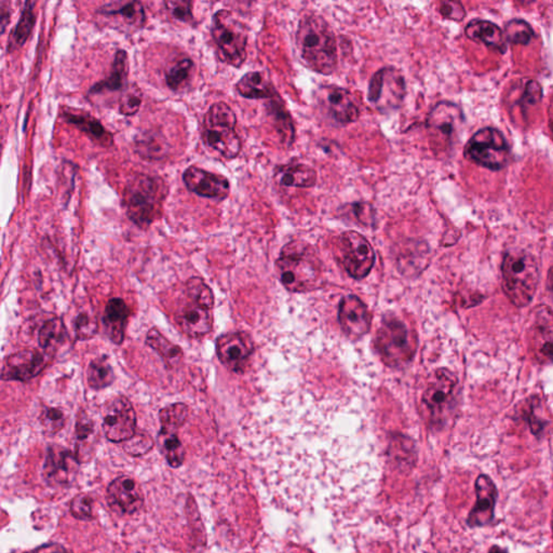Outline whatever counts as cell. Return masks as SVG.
<instances>
[{
	"label": "cell",
	"mask_w": 553,
	"mask_h": 553,
	"mask_svg": "<svg viewBox=\"0 0 553 553\" xmlns=\"http://www.w3.org/2000/svg\"><path fill=\"white\" fill-rule=\"evenodd\" d=\"M466 36L476 43H482L488 48L500 52L506 51V37L502 29L490 21L472 19L465 29Z\"/></svg>",
	"instance_id": "obj_25"
},
{
	"label": "cell",
	"mask_w": 553,
	"mask_h": 553,
	"mask_svg": "<svg viewBox=\"0 0 553 553\" xmlns=\"http://www.w3.org/2000/svg\"><path fill=\"white\" fill-rule=\"evenodd\" d=\"M97 321L87 311L79 314L75 320V333L79 340L91 339L97 333Z\"/></svg>",
	"instance_id": "obj_44"
},
{
	"label": "cell",
	"mask_w": 553,
	"mask_h": 553,
	"mask_svg": "<svg viewBox=\"0 0 553 553\" xmlns=\"http://www.w3.org/2000/svg\"><path fill=\"white\" fill-rule=\"evenodd\" d=\"M129 317L130 309L125 300L118 298L110 300L104 310L103 323L108 339L113 344H122Z\"/></svg>",
	"instance_id": "obj_24"
},
{
	"label": "cell",
	"mask_w": 553,
	"mask_h": 553,
	"mask_svg": "<svg viewBox=\"0 0 553 553\" xmlns=\"http://www.w3.org/2000/svg\"><path fill=\"white\" fill-rule=\"evenodd\" d=\"M547 288L549 291L550 294L553 298V268L549 269V273H548L547 276Z\"/></svg>",
	"instance_id": "obj_53"
},
{
	"label": "cell",
	"mask_w": 553,
	"mask_h": 553,
	"mask_svg": "<svg viewBox=\"0 0 553 553\" xmlns=\"http://www.w3.org/2000/svg\"><path fill=\"white\" fill-rule=\"evenodd\" d=\"M93 500L90 495L86 493L78 494L73 498L71 505H69V510H71L72 516L78 518V520H92Z\"/></svg>",
	"instance_id": "obj_45"
},
{
	"label": "cell",
	"mask_w": 553,
	"mask_h": 553,
	"mask_svg": "<svg viewBox=\"0 0 553 553\" xmlns=\"http://www.w3.org/2000/svg\"><path fill=\"white\" fill-rule=\"evenodd\" d=\"M477 502L467 518L469 527H486L492 525L495 518L498 498L496 484L487 475H480L475 483Z\"/></svg>",
	"instance_id": "obj_17"
},
{
	"label": "cell",
	"mask_w": 553,
	"mask_h": 553,
	"mask_svg": "<svg viewBox=\"0 0 553 553\" xmlns=\"http://www.w3.org/2000/svg\"><path fill=\"white\" fill-rule=\"evenodd\" d=\"M216 354L222 364L235 373H242L246 368L254 346L248 334L227 333L216 339Z\"/></svg>",
	"instance_id": "obj_14"
},
{
	"label": "cell",
	"mask_w": 553,
	"mask_h": 553,
	"mask_svg": "<svg viewBox=\"0 0 553 553\" xmlns=\"http://www.w3.org/2000/svg\"><path fill=\"white\" fill-rule=\"evenodd\" d=\"M276 269L281 283L292 292L317 288L323 276L321 261L313 246L299 240L284 246Z\"/></svg>",
	"instance_id": "obj_2"
},
{
	"label": "cell",
	"mask_w": 553,
	"mask_h": 553,
	"mask_svg": "<svg viewBox=\"0 0 553 553\" xmlns=\"http://www.w3.org/2000/svg\"><path fill=\"white\" fill-rule=\"evenodd\" d=\"M340 258L347 273L354 279H363L375 263L371 244L357 231H346L339 240Z\"/></svg>",
	"instance_id": "obj_12"
},
{
	"label": "cell",
	"mask_w": 553,
	"mask_h": 553,
	"mask_svg": "<svg viewBox=\"0 0 553 553\" xmlns=\"http://www.w3.org/2000/svg\"><path fill=\"white\" fill-rule=\"evenodd\" d=\"M175 323L183 333L191 338L199 339L211 332L214 327V317H212L211 310L191 302L176 311Z\"/></svg>",
	"instance_id": "obj_22"
},
{
	"label": "cell",
	"mask_w": 553,
	"mask_h": 553,
	"mask_svg": "<svg viewBox=\"0 0 553 553\" xmlns=\"http://www.w3.org/2000/svg\"><path fill=\"white\" fill-rule=\"evenodd\" d=\"M551 528H552V538H553V512H552Z\"/></svg>",
	"instance_id": "obj_55"
},
{
	"label": "cell",
	"mask_w": 553,
	"mask_h": 553,
	"mask_svg": "<svg viewBox=\"0 0 553 553\" xmlns=\"http://www.w3.org/2000/svg\"><path fill=\"white\" fill-rule=\"evenodd\" d=\"M167 187L158 176L138 175L127 183L122 206L128 217L142 230H147L161 215Z\"/></svg>",
	"instance_id": "obj_3"
},
{
	"label": "cell",
	"mask_w": 553,
	"mask_h": 553,
	"mask_svg": "<svg viewBox=\"0 0 553 553\" xmlns=\"http://www.w3.org/2000/svg\"><path fill=\"white\" fill-rule=\"evenodd\" d=\"M505 33L507 41L515 44H527L534 36V32H533L530 24L523 21V19H512L507 23Z\"/></svg>",
	"instance_id": "obj_42"
},
{
	"label": "cell",
	"mask_w": 553,
	"mask_h": 553,
	"mask_svg": "<svg viewBox=\"0 0 553 553\" xmlns=\"http://www.w3.org/2000/svg\"><path fill=\"white\" fill-rule=\"evenodd\" d=\"M211 34L224 60L231 66H242L246 58L248 43V32L245 24L229 10H220L212 18Z\"/></svg>",
	"instance_id": "obj_7"
},
{
	"label": "cell",
	"mask_w": 553,
	"mask_h": 553,
	"mask_svg": "<svg viewBox=\"0 0 553 553\" xmlns=\"http://www.w3.org/2000/svg\"><path fill=\"white\" fill-rule=\"evenodd\" d=\"M97 13L105 17H121L127 26L132 27H144L146 22L145 10L138 2L110 3L97 10Z\"/></svg>",
	"instance_id": "obj_29"
},
{
	"label": "cell",
	"mask_w": 553,
	"mask_h": 553,
	"mask_svg": "<svg viewBox=\"0 0 553 553\" xmlns=\"http://www.w3.org/2000/svg\"><path fill=\"white\" fill-rule=\"evenodd\" d=\"M41 422L44 433L53 436L62 431L66 424V417L61 409L47 408L42 413Z\"/></svg>",
	"instance_id": "obj_43"
},
{
	"label": "cell",
	"mask_w": 553,
	"mask_h": 553,
	"mask_svg": "<svg viewBox=\"0 0 553 553\" xmlns=\"http://www.w3.org/2000/svg\"><path fill=\"white\" fill-rule=\"evenodd\" d=\"M34 553H69L66 548L58 544H49L39 547Z\"/></svg>",
	"instance_id": "obj_51"
},
{
	"label": "cell",
	"mask_w": 553,
	"mask_h": 553,
	"mask_svg": "<svg viewBox=\"0 0 553 553\" xmlns=\"http://www.w3.org/2000/svg\"><path fill=\"white\" fill-rule=\"evenodd\" d=\"M78 465L75 454L62 447H49L43 463L44 480L52 487L71 486L76 480Z\"/></svg>",
	"instance_id": "obj_15"
},
{
	"label": "cell",
	"mask_w": 553,
	"mask_h": 553,
	"mask_svg": "<svg viewBox=\"0 0 553 553\" xmlns=\"http://www.w3.org/2000/svg\"><path fill=\"white\" fill-rule=\"evenodd\" d=\"M96 426L92 419L88 417L85 412L79 413L76 422V453L75 456L79 461L87 462L90 457L92 451V439L95 438Z\"/></svg>",
	"instance_id": "obj_32"
},
{
	"label": "cell",
	"mask_w": 553,
	"mask_h": 553,
	"mask_svg": "<svg viewBox=\"0 0 553 553\" xmlns=\"http://www.w3.org/2000/svg\"><path fill=\"white\" fill-rule=\"evenodd\" d=\"M136 146L138 154L142 155V157L148 158V160H151V158H152V160H160V158H162L165 155V152H162L155 148L156 146L165 150V146L162 145L160 140H157L156 137L146 136L140 138V140L136 138Z\"/></svg>",
	"instance_id": "obj_46"
},
{
	"label": "cell",
	"mask_w": 553,
	"mask_h": 553,
	"mask_svg": "<svg viewBox=\"0 0 553 553\" xmlns=\"http://www.w3.org/2000/svg\"><path fill=\"white\" fill-rule=\"evenodd\" d=\"M439 12L444 18L453 19V21H462L466 17L463 4L456 2H443Z\"/></svg>",
	"instance_id": "obj_48"
},
{
	"label": "cell",
	"mask_w": 553,
	"mask_h": 553,
	"mask_svg": "<svg viewBox=\"0 0 553 553\" xmlns=\"http://www.w3.org/2000/svg\"><path fill=\"white\" fill-rule=\"evenodd\" d=\"M550 129H551L552 136H553V122L550 123Z\"/></svg>",
	"instance_id": "obj_56"
},
{
	"label": "cell",
	"mask_w": 553,
	"mask_h": 553,
	"mask_svg": "<svg viewBox=\"0 0 553 553\" xmlns=\"http://www.w3.org/2000/svg\"><path fill=\"white\" fill-rule=\"evenodd\" d=\"M323 97L330 115L339 125H349L359 120V108L346 89L335 86L324 88Z\"/></svg>",
	"instance_id": "obj_23"
},
{
	"label": "cell",
	"mask_w": 553,
	"mask_h": 553,
	"mask_svg": "<svg viewBox=\"0 0 553 553\" xmlns=\"http://www.w3.org/2000/svg\"><path fill=\"white\" fill-rule=\"evenodd\" d=\"M296 44L306 66L323 75H331L338 66V43L333 29L319 14H306L300 19Z\"/></svg>",
	"instance_id": "obj_1"
},
{
	"label": "cell",
	"mask_w": 553,
	"mask_h": 553,
	"mask_svg": "<svg viewBox=\"0 0 553 553\" xmlns=\"http://www.w3.org/2000/svg\"><path fill=\"white\" fill-rule=\"evenodd\" d=\"M276 177L281 185L296 189H310L317 183V172L303 164L280 167Z\"/></svg>",
	"instance_id": "obj_30"
},
{
	"label": "cell",
	"mask_w": 553,
	"mask_h": 553,
	"mask_svg": "<svg viewBox=\"0 0 553 553\" xmlns=\"http://www.w3.org/2000/svg\"><path fill=\"white\" fill-rule=\"evenodd\" d=\"M190 415V409L184 403L170 404L160 409V419L161 431L164 432H177L185 424Z\"/></svg>",
	"instance_id": "obj_36"
},
{
	"label": "cell",
	"mask_w": 553,
	"mask_h": 553,
	"mask_svg": "<svg viewBox=\"0 0 553 553\" xmlns=\"http://www.w3.org/2000/svg\"><path fill=\"white\" fill-rule=\"evenodd\" d=\"M106 498L112 510L122 516L135 515L144 505L140 484L129 476H121L111 482Z\"/></svg>",
	"instance_id": "obj_16"
},
{
	"label": "cell",
	"mask_w": 553,
	"mask_h": 553,
	"mask_svg": "<svg viewBox=\"0 0 553 553\" xmlns=\"http://www.w3.org/2000/svg\"><path fill=\"white\" fill-rule=\"evenodd\" d=\"M7 3L3 2L0 4V19H2V34L6 31L7 24L10 22V8L6 7Z\"/></svg>",
	"instance_id": "obj_52"
},
{
	"label": "cell",
	"mask_w": 553,
	"mask_h": 553,
	"mask_svg": "<svg viewBox=\"0 0 553 553\" xmlns=\"http://www.w3.org/2000/svg\"><path fill=\"white\" fill-rule=\"evenodd\" d=\"M87 380L89 386L95 390H102L111 386L115 380V374H113L112 364L106 355L93 359L89 364Z\"/></svg>",
	"instance_id": "obj_34"
},
{
	"label": "cell",
	"mask_w": 553,
	"mask_h": 553,
	"mask_svg": "<svg viewBox=\"0 0 553 553\" xmlns=\"http://www.w3.org/2000/svg\"><path fill=\"white\" fill-rule=\"evenodd\" d=\"M66 330L62 319L53 318L44 323L38 334V342L44 350H51L61 344Z\"/></svg>",
	"instance_id": "obj_39"
},
{
	"label": "cell",
	"mask_w": 553,
	"mask_h": 553,
	"mask_svg": "<svg viewBox=\"0 0 553 553\" xmlns=\"http://www.w3.org/2000/svg\"><path fill=\"white\" fill-rule=\"evenodd\" d=\"M143 92L136 83H130L123 89L120 102V112L125 116H133L140 110Z\"/></svg>",
	"instance_id": "obj_40"
},
{
	"label": "cell",
	"mask_w": 553,
	"mask_h": 553,
	"mask_svg": "<svg viewBox=\"0 0 553 553\" xmlns=\"http://www.w3.org/2000/svg\"><path fill=\"white\" fill-rule=\"evenodd\" d=\"M185 293L187 299H189L191 303L209 310L214 308V292H212L210 286H207L205 281L199 278V276H192V278L187 281Z\"/></svg>",
	"instance_id": "obj_38"
},
{
	"label": "cell",
	"mask_w": 553,
	"mask_h": 553,
	"mask_svg": "<svg viewBox=\"0 0 553 553\" xmlns=\"http://www.w3.org/2000/svg\"><path fill=\"white\" fill-rule=\"evenodd\" d=\"M527 342L537 362H553V311L540 306L528 321Z\"/></svg>",
	"instance_id": "obj_13"
},
{
	"label": "cell",
	"mask_w": 553,
	"mask_h": 553,
	"mask_svg": "<svg viewBox=\"0 0 553 553\" xmlns=\"http://www.w3.org/2000/svg\"><path fill=\"white\" fill-rule=\"evenodd\" d=\"M155 442L150 433L136 432L129 440L122 443V448L128 456L138 457L145 456L154 448Z\"/></svg>",
	"instance_id": "obj_41"
},
{
	"label": "cell",
	"mask_w": 553,
	"mask_h": 553,
	"mask_svg": "<svg viewBox=\"0 0 553 553\" xmlns=\"http://www.w3.org/2000/svg\"><path fill=\"white\" fill-rule=\"evenodd\" d=\"M542 91L540 83L531 81L528 82L525 95H523L522 100L528 105H535L536 103L541 100Z\"/></svg>",
	"instance_id": "obj_49"
},
{
	"label": "cell",
	"mask_w": 553,
	"mask_h": 553,
	"mask_svg": "<svg viewBox=\"0 0 553 553\" xmlns=\"http://www.w3.org/2000/svg\"><path fill=\"white\" fill-rule=\"evenodd\" d=\"M102 428L108 441L123 443L135 436L136 414L130 400L125 396L113 397L104 404Z\"/></svg>",
	"instance_id": "obj_10"
},
{
	"label": "cell",
	"mask_w": 553,
	"mask_h": 553,
	"mask_svg": "<svg viewBox=\"0 0 553 553\" xmlns=\"http://www.w3.org/2000/svg\"><path fill=\"white\" fill-rule=\"evenodd\" d=\"M165 6L167 12L175 19H179V21L184 23L194 21V16H192V3L171 0V2H166Z\"/></svg>",
	"instance_id": "obj_47"
},
{
	"label": "cell",
	"mask_w": 553,
	"mask_h": 553,
	"mask_svg": "<svg viewBox=\"0 0 553 553\" xmlns=\"http://www.w3.org/2000/svg\"><path fill=\"white\" fill-rule=\"evenodd\" d=\"M236 113L224 102L211 105L204 118L202 137L206 144L226 160H234L241 152V140L236 132Z\"/></svg>",
	"instance_id": "obj_5"
},
{
	"label": "cell",
	"mask_w": 553,
	"mask_h": 553,
	"mask_svg": "<svg viewBox=\"0 0 553 553\" xmlns=\"http://www.w3.org/2000/svg\"><path fill=\"white\" fill-rule=\"evenodd\" d=\"M129 66H128V54L126 51H118L113 58L112 71L104 81L98 82L90 89V95H100V93L113 92L125 89Z\"/></svg>",
	"instance_id": "obj_28"
},
{
	"label": "cell",
	"mask_w": 553,
	"mask_h": 553,
	"mask_svg": "<svg viewBox=\"0 0 553 553\" xmlns=\"http://www.w3.org/2000/svg\"><path fill=\"white\" fill-rule=\"evenodd\" d=\"M195 64L190 58H183L173 64L166 72L167 86L173 91H179L191 81Z\"/></svg>",
	"instance_id": "obj_37"
},
{
	"label": "cell",
	"mask_w": 553,
	"mask_h": 553,
	"mask_svg": "<svg viewBox=\"0 0 553 553\" xmlns=\"http://www.w3.org/2000/svg\"><path fill=\"white\" fill-rule=\"evenodd\" d=\"M463 154L467 160L479 166L498 171L510 160V150L501 131L493 128H484L468 141Z\"/></svg>",
	"instance_id": "obj_8"
},
{
	"label": "cell",
	"mask_w": 553,
	"mask_h": 553,
	"mask_svg": "<svg viewBox=\"0 0 553 553\" xmlns=\"http://www.w3.org/2000/svg\"><path fill=\"white\" fill-rule=\"evenodd\" d=\"M158 446L172 468H180L184 463L185 448L176 432H160L158 436Z\"/></svg>",
	"instance_id": "obj_35"
},
{
	"label": "cell",
	"mask_w": 553,
	"mask_h": 553,
	"mask_svg": "<svg viewBox=\"0 0 553 553\" xmlns=\"http://www.w3.org/2000/svg\"><path fill=\"white\" fill-rule=\"evenodd\" d=\"M488 553H508V550L505 549V548L494 545L493 547H491V549L490 551H488Z\"/></svg>",
	"instance_id": "obj_54"
},
{
	"label": "cell",
	"mask_w": 553,
	"mask_h": 553,
	"mask_svg": "<svg viewBox=\"0 0 553 553\" xmlns=\"http://www.w3.org/2000/svg\"><path fill=\"white\" fill-rule=\"evenodd\" d=\"M503 292L517 308H526L534 299L540 269L536 261L523 250H511L503 256L502 264Z\"/></svg>",
	"instance_id": "obj_4"
},
{
	"label": "cell",
	"mask_w": 553,
	"mask_h": 553,
	"mask_svg": "<svg viewBox=\"0 0 553 553\" xmlns=\"http://www.w3.org/2000/svg\"><path fill=\"white\" fill-rule=\"evenodd\" d=\"M375 346L385 364L400 368L409 362L417 352V339L407 325L396 317H387L378 329Z\"/></svg>",
	"instance_id": "obj_6"
},
{
	"label": "cell",
	"mask_w": 553,
	"mask_h": 553,
	"mask_svg": "<svg viewBox=\"0 0 553 553\" xmlns=\"http://www.w3.org/2000/svg\"><path fill=\"white\" fill-rule=\"evenodd\" d=\"M35 3L28 2L23 9L22 16L19 18L17 27L13 28L8 39L7 52L12 53L19 51L27 43L33 32L36 16H35Z\"/></svg>",
	"instance_id": "obj_31"
},
{
	"label": "cell",
	"mask_w": 553,
	"mask_h": 553,
	"mask_svg": "<svg viewBox=\"0 0 553 553\" xmlns=\"http://www.w3.org/2000/svg\"><path fill=\"white\" fill-rule=\"evenodd\" d=\"M183 181L187 189L205 199L223 200L230 195V184L225 176L196 166L187 167L183 175Z\"/></svg>",
	"instance_id": "obj_18"
},
{
	"label": "cell",
	"mask_w": 553,
	"mask_h": 553,
	"mask_svg": "<svg viewBox=\"0 0 553 553\" xmlns=\"http://www.w3.org/2000/svg\"><path fill=\"white\" fill-rule=\"evenodd\" d=\"M237 91L241 97L260 100V98H274L278 97L273 82L265 76L264 73H246L236 85Z\"/></svg>",
	"instance_id": "obj_27"
},
{
	"label": "cell",
	"mask_w": 553,
	"mask_h": 553,
	"mask_svg": "<svg viewBox=\"0 0 553 553\" xmlns=\"http://www.w3.org/2000/svg\"><path fill=\"white\" fill-rule=\"evenodd\" d=\"M46 364L43 354L37 350H22L8 355L4 360L2 378L27 382L41 374Z\"/></svg>",
	"instance_id": "obj_21"
},
{
	"label": "cell",
	"mask_w": 553,
	"mask_h": 553,
	"mask_svg": "<svg viewBox=\"0 0 553 553\" xmlns=\"http://www.w3.org/2000/svg\"><path fill=\"white\" fill-rule=\"evenodd\" d=\"M352 209L360 223H362L364 225H370L373 223L374 212L371 206L368 204H354L352 206Z\"/></svg>",
	"instance_id": "obj_50"
},
{
	"label": "cell",
	"mask_w": 553,
	"mask_h": 553,
	"mask_svg": "<svg viewBox=\"0 0 553 553\" xmlns=\"http://www.w3.org/2000/svg\"><path fill=\"white\" fill-rule=\"evenodd\" d=\"M457 384L456 374L448 370L439 369L434 372L423 394V402L432 417H438L446 411Z\"/></svg>",
	"instance_id": "obj_19"
},
{
	"label": "cell",
	"mask_w": 553,
	"mask_h": 553,
	"mask_svg": "<svg viewBox=\"0 0 553 553\" xmlns=\"http://www.w3.org/2000/svg\"><path fill=\"white\" fill-rule=\"evenodd\" d=\"M146 344L160 354V357L164 359L167 364L171 365V367H175L183 358V349L179 347V346L171 343L170 340L166 339L164 335L160 333V331L156 328L148 331Z\"/></svg>",
	"instance_id": "obj_33"
},
{
	"label": "cell",
	"mask_w": 553,
	"mask_h": 553,
	"mask_svg": "<svg viewBox=\"0 0 553 553\" xmlns=\"http://www.w3.org/2000/svg\"><path fill=\"white\" fill-rule=\"evenodd\" d=\"M406 79L397 68L385 67L375 73L370 82L368 98L379 112L397 110L406 97Z\"/></svg>",
	"instance_id": "obj_9"
},
{
	"label": "cell",
	"mask_w": 553,
	"mask_h": 553,
	"mask_svg": "<svg viewBox=\"0 0 553 553\" xmlns=\"http://www.w3.org/2000/svg\"><path fill=\"white\" fill-rule=\"evenodd\" d=\"M62 117L66 122L76 126L79 130L85 132L92 140L101 143L102 145L111 146L113 144L111 133L106 131L102 123L96 120L95 117H92L90 113L67 110L63 112Z\"/></svg>",
	"instance_id": "obj_26"
},
{
	"label": "cell",
	"mask_w": 553,
	"mask_h": 553,
	"mask_svg": "<svg viewBox=\"0 0 553 553\" xmlns=\"http://www.w3.org/2000/svg\"><path fill=\"white\" fill-rule=\"evenodd\" d=\"M461 108L448 102L438 103L427 117V130L432 144L437 150H448L453 145L463 125Z\"/></svg>",
	"instance_id": "obj_11"
},
{
	"label": "cell",
	"mask_w": 553,
	"mask_h": 553,
	"mask_svg": "<svg viewBox=\"0 0 553 553\" xmlns=\"http://www.w3.org/2000/svg\"><path fill=\"white\" fill-rule=\"evenodd\" d=\"M340 328L348 338L358 339L371 329V315L362 300L354 295L346 296L339 305Z\"/></svg>",
	"instance_id": "obj_20"
}]
</instances>
